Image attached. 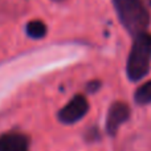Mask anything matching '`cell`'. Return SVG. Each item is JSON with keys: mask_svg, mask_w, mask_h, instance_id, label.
I'll use <instances>...</instances> for the list:
<instances>
[{"mask_svg": "<svg viewBox=\"0 0 151 151\" xmlns=\"http://www.w3.org/2000/svg\"><path fill=\"white\" fill-rule=\"evenodd\" d=\"M88 110L89 104L86 98L82 94H77L58 111V121L65 125H72L85 117Z\"/></svg>", "mask_w": 151, "mask_h": 151, "instance_id": "cell-3", "label": "cell"}, {"mask_svg": "<svg viewBox=\"0 0 151 151\" xmlns=\"http://www.w3.org/2000/svg\"><path fill=\"white\" fill-rule=\"evenodd\" d=\"M134 99L138 105L151 104V81H147L137 89L135 94H134Z\"/></svg>", "mask_w": 151, "mask_h": 151, "instance_id": "cell-7", "label": "cell"}, {"mask_svg": "<svg viewBox=\"0 0 151 151\" xmlns=\"http://www.w3.org/2000/svg\"><path fill=\"white\" fill-rule=\"evenodd\" d=\"M121 24L133 36L142 33L150 24V13L141 0H113Z\"/></svg>", "mask_w": 151, "mask_h": 151, "instance_id": "cell-1", "label": "cell"}, {"mask_svg": "<svg viewBox=\"0 0 151 151\" xmlns=\"http://www.w3.org/2000/svg\"><path fill=\"white\" fill-rule=\"evenodd\" d=\"M27 35L32 39H42L47 35V25L41 20H32L27 24Z\"/></svg>", "mask_w": 151, "mask_h": 151, "instance_id": "cell-6", "label": "cell"}, {"mask_svg": "<svg viewBox=\"0 0 151 151\" xmlns=\"http://www.w3.org/2000/svg\"><path fill=\"white\" fill-rule=\"evenodd\" d=\"M130 118V107L122 101H115L109 107L106 117V133L109 135H115L118 127Z\"/></svg>", "mask_w": 151, "mask_h": 151, "instance_id": "cell-4", "label": "cell"}, {"mask_svg": "<svg viewBox=\"0 0 151 151\" xmlns=\"http://www.w3.org/2000/svg\"><path fill=\"white\" fill-rule=\"evenodd\" d=\"M101 86V82L99 81H91L90 83L88 85V91H96V90H98V88Z\"/></svg>", "mask_w": 151, "mask_h": 151, "instance_id": "cell-8", "label": "cell"}, {"mask_svg": "<svg viewBox=\"0 0 151 151\" xmlns=\"http://www.w3.org/2000/svg\"><path fill=\"white\" fill-rule=\"evenodd\" d=\"M0 151H29V138L21 133L0 135Z\"/></svg>", "mask_w": 151, "mask_h": 151, "instance_id": "cell-5", "label": "cell"}, {"mask_svg": "<svg viewBox=\"0 0 151 151\" xmlns=\"http://www.w3.org/2000/svg\"><path fill=\"white\" fill-rule=\"evenodd\" d=\"M151 60V35L142 32L134 36L126 72L131 81H139L149 73Z\"/></svg>", "mask_w": 151, "mask_h": 151, "instance_id": "cell-2", "label": "cell"}]
</instances>
